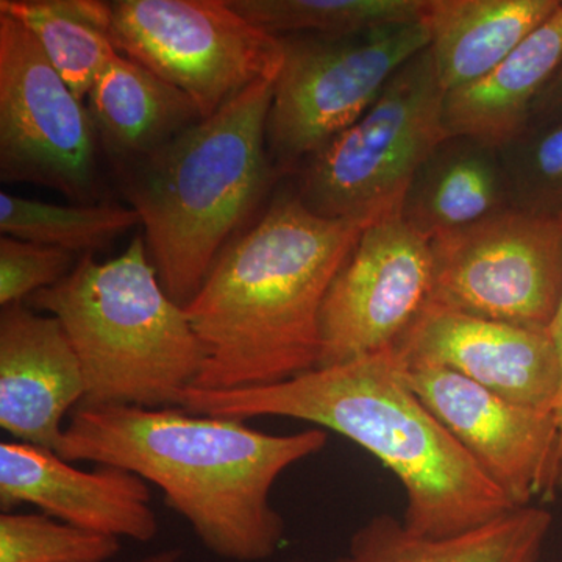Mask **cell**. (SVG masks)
<instances>
[{
  "label": "cell",
  "mask_w": 562,
  "mask_h": 562,
  "mask_svg": "<svg viewBox=\"0 0 562 562\" xmlns=\"http://www.w3.org/2000/svg\"><path fill=\"white\" fill-rule=\"evenodd\" d=\"M25 303L65 328L87 386L80 406H179L201 375L202 344L140 236L113 260L80 257L60 283Z\"/></svg>",
  "instance_id": "cell-5"
},
{
  "label": "cell",
  "mask_w": 562,
  "mask_h": 562,
  "mask_svg": "<svg viewBox=\"0 0 562 562\" xmlns=\"http://www.w3.org/2000/svg\"><path fill=\"white\" fill-rule=\"evenodd\" d=\"M279 38L283 63L273 80L266 139L281 179L360 120L395 72L430 46L422 21Z\"/></svg>",
  "instance_id": "cell-7"
},
{
  "label": "cell",
  "mask_w": 562,
  "mask_h": 562,
  "mask_svg": "<svg viewBox=\"0 0 562 562\" xmlns=\"http://www.w3.org/2000/svg\"><path fill=\"white\" fill-rule=\"evenodd\" d=\"M0 14L31 33L80 101L120 54L110 35V2L103 0H0Z\"/></svg>",
  "instance_id": "cell-21"
},
{
  "label": "cell",
  "mask_w": 562,
  "mask_h": 562,
  "mask_svg": "<svg viewBox=\"0 0 562 562\" xmlns=\"http://www.w3.org/2000/svg\"><path fill=\"white\" fill-rule=\"evenodd\" d=\"M149 484L116 465L74 468L55 450L25 442L0 443V508L32 505L43 514L101 535L154 541L158 517Z\"/></svg>",
  "instance_id": "cell-14"
},
{
  "label": "cell",
  "mask_w": 562,
  "mask_h": 562,
  "mask_svg": "<svg viewBox=\"0 0 562 562\" xmlns=\"http://www.w3.org/2000/svg\"><path fill=\"white\" fill-rule=\"evenodd\" d=\"M322 428L271 435L246 420L179 406H80L57 452L69 462L116 465L160 487L165 503L222 560H269L284 539L273 484L327 446Z\"/></svg>",
  "instance_id": "cell-1"
},
{
  "label": "cell",
  "mask_w": 562,
  "mask_h": 562,
  "mask_svg": "<svg viewBox=\"0 0 562 562\" xmlns=\"http://www.w3.org/2000/svg\"><path fill=\"white\" fill-rule=\"evenodd\" d=\"M110 9L117 52L190 95L203 120L251 85L276 80L283 63L279 36L231 0H114Z\"/></svg>",
  "instance_id": "cell-8"
},
{
  "label": "cell",
  "mask_w": 562,
  "mask_h": 562,
  "mask_svg": "<svg viewBox=\"0 0 562 562\" xmlns=\"http://www.w3.org/2000/svg\"><path fill=\"white\" fill-rule=\"evenodd\" d=\"M362 231L312 213L295 190L277 192L184 306L205 351L192 387L271 386L316 369L322 305Z\"/></svg>",
  "instance_id": "cell-3"
},
{
  "label": "cell",
  "mask_w": 562,
  "mask_h": 562,
  "mask_svg": "<svg viewBox=\"0 0 562 562\" xmlns=\"http://www.w3.org/2000/svg\"><path fill=\"white\" fill-rule=\"evenodd\" d=\"M431 302L549 328L562 294V222L506 210L430 241Z\"/></svg>",
  "instance_id": "cell-10"
},
{
  "label": "cell",
  "mask_w": 562,
  "mask_h": 562,
  "mask_svg": "<svg viewBox=\"0 0 562 562\" xmlns=\"http://www.w3.org/2000/svg\"><path fill=\"white\" fill-rule=\"evenodd\" d=\"M272 87L273 80L251 85L117 173L158 279L181 306L281 179L266 139Z\"/></svg>",
  "instance_id": "cell-4"
},
{
  "label": "cell",
  "mask_w": 562,
  "mask_h": 562,
  "mask_svg": "<svg viewBox=\"0 0 562 562\" xmlns=\"http://www.w3.org/2000/svg\"><path fill=\"white\" fill-rule=\"evenodd\" d=\"M552 524V514L531 505L460 535L431 538L380 514L361 525L331 562H541Z\"/></svg>",
  "instance_id": "cell-20"
},
{
  "label": "cell",
  "mask_w": 562,
  "mask_h": 562,
  "mask_svg": "<svg viewBox=\"0 0 562 562\" xmlns=\"http://www.w3.org/2000/svg\"><path fill=\"white\" fill-rule=\"evenodd\" d=\"M432 290L428 239L402 217L366 227L322 305L317 368L394 349L431 302Z\"/></svg>",
  "instance_id": "cell-11"
},
{
  "label": "cell",
  "mask_w": 562,
  "mask_h": 562,
  "mask_svg": "<svg viewBox=\"0 0 562 562\" xmlns=\"http://www.w3.org/2000/svg\"><path fill=\"white\" fill-rule=\"evenodd\" d=\"M403 372L417 397L514 508L552 497L562 487L553 412L506 401L449 369L403 366Z\"/></svg>",
  "instance_id": "cell-12"
},
{
  "label": "cell",
  "mask_w": 562,
  "mask_h": 562,
  "mask_svg": "<svg viewBox=\"0 0 562 562\" xmlns=\"http://www.w3.org/2000/svg\"><path fill=\"white\" fill-rule=\"evenodd\" d=\"M99 154L88 106L31 33L0 14V180L95 203L102 188Z\"/></svg>",
  "instance_id": "cell-9"
},
{
  "label": "cell",
  "mask_w": 562,
  "mask_h": 562,
  "mask_svg": "<svg viewBox=\"0 0 562 562\" xmlns=\"http://www.w3.org/2000/svg\"><path fill=\"white\" fill-rule=\"evenodd\" d=\"M83 371L60 321L27 303L0 312V427L57 450L63 420L85 398Z\"/></svg>",
  "instance_id": "cell-15"
},
{
  "label": "cell",
  "mask_w": 562,
  "mask_h": 562,
  "mask_svg": "<svg viewBox=\"0 0 562 562\" xmlns=\"http://www.w3.org/2000/svg\"><path fill=\"white\" fill-rule=\"evenodd\" d=\"M80 257L57 247L0 238V306L25 303L36 292L60 283Z\"/></svg>",
  "instance_id": "cell-26"
},
{
  "label": "cell",
  "mask_w": 562,
  "mask_h": 562,
  "mask_svg": "<svg viewBox=\"0 0 562 562\" xmlns=\"http://www.w3.org/2000/svg\"><path fill=\"white\" fill-rule=\"evenodd\" d=\"M99 146L120 173L203 120L179 88L117 54L87 98Z\"/></svg>",
  "instance_id": "cell-16"
},
{
  "label": "cell",
  "mask_w": 562,
  "mask_h": 562,
  "mask_svg": "<svg viewBox=\"0 0 562 562\" xmlns=\"http://www.w3.org/2000/svg\"><path fill=\"white\" fill-rule=\"evenodd\" d=\"M501 155L513 210L562 222V117L530 122Z\"/></svg>",
  "instance_id": "cell-24"
},
{
  "label": "cell",
  "mask_w": 562,
  "mask_h": 562,
  "mask_svg": "<svg viewBox=\"0 0 562 562\" xmlns=\"http://www.w3.org/2000/svg\"><path fill=\"white\" fill-rule=\"evenodd\" d=\"M562 117V63L532 105L530 122L561 120ZM528 122V124H530Z\"/></svg>",
  "instance_id": "cell-27"
},
{
  "label": "cell",
  "mask_w": 562,
  "mask_h": 562,
  "mask_svg": "<svg viewBox=\"0 0 562 562\" xmlns=\"http://www.w3.org/2000/svg\"><path fill=\"white\" fill-rule=\"evenodd\" d=\"M121 541L47 514H0V562H110Z\"/></svg>",
  "instance_id": "cell-25"
},
{
  "label": "cell",
  "mask_w": 562,
  "mask_h": 562,
  "mask_svg": "<svg viewBox=\"0 0 562 562\" xmlns=\"http://www.w3.org/2000/svg\"><path fill=\"white\" fill-rule=\"evenodd\" d=\"M405 368L436 366L528 408L553 412L560 355L549 328L486 319L430 302L392 349Z\"/></svg>",
  "instance_id": "cell-13"
},
{
  "label": "cell",
  "mask_w": 562,
  "mask_h": 562,
  "mask_svg": "<svg viewBox=\"0 0 562 562\" xmlns=\"http://www.w3.org/2000/svg\"><path fill=\"white\" fill-rule=\"evenodd\" d=\"M513 210L501 149L447 136L417 169L401 217L425 239L438 238Z\"/></svg>",
  "instance_id": "cell-17"
},
{
  "label": "cell",
  "mask_w": 562,
  "mask_h": 562,
  "mask_svg": "<svg viewBox=\"0 0 562 562\" xmlns=\"http://www.w3.org/2000/svg\"><path fill=\"white\" fill-rule=\"evenodd\" d=\"M179 408L239 420L284 417L338 432L397 476L406 501L402 522L417 535H460L516 509L417 397L394 350L271 386L190 387Z\"/></svg>",
  "instance_id": "cell-2"
},
{
  "label": "cell",
  "mask_w": 562,
  "mask_h": 562,
  "mask_svg": "<svg viewBox=\"0 0 562 562\" xmlns=\"http://www.w3.org/2000/svg\"><path fill=\"white\" fill-rule=\"evenodd\" d=\"M181 558H183V550L172 547V549L160 550V552L147 554L138 560L125 562H180Z\"/></svg>",
  "instance_id": "cell-29"
},
{
  "label": "cell",
  "mask_w": 562,
  "mask_h": 562,
  "mask_svg": "<svg viewBox=\"0 0 562 562\" xmlns=\"http://www.w3.org/2000/svg\"><path fill=\"white\" fill-rule=\"evenodd\" d=\"M561 63L562 2L497 68L471 85L447 92V135L469 136L501 149L527 127L536 99Z\"/></svg>",
  "instance_id": "cell-18"
},
{
  "label": "cell",
  "mask_w": 562,
  "mask_h": 562,
  "mask_svg": "<svg viewBox=\"0 0 562 562\" xmlns=\"http://www.w3.org/2000/svg\"><path fill=\"white\" fill-rule=\"evenodd\" d=\"M446 90L430 47L403 65L375 103L294 172L303 205L369 227L401 217L417 169L447 131Z\"/></svg>",
  "instance_id": "cell-6"
},
{
  "label": "cell",
  "mask_w": 562,
  "mask_h": 562,
  "mask_svg": "<svg viewBox=\"0 0 562 562\" xmlns=\"http://www.w3.org/2000/svg\"><path fill=\"white\" fill-rule=\"evenodd\" d=\"M552 335L554 346H557L558 355H560L561 372H562V294L560 305H558L557 314H554L552 324L549 327ZM558 427H560V453H561V471H562V383L560 398H558L557 408H554Z\"/></svg>",
  "instance_id": "cell-28"
},
{
  "label": "cell",
  "mask_w": 562,
  "mask_h": 562,
  "mask_svg": "<svg viewBox=\"0 0 562 562\" xmlns=\"http://www.w3.org/2000/svg\"><path fill=\"white\" fill-rule=\"evenodd\" d=\"M251 24L276 36L344 35L420 21L424 0H231Z\"/></svg>",
  "instance_id": "cell-23"
},
{
  "label": "cell",
  "mask_w": 562,
  "mask_h": 562,
  "mask_svg": "<svg viewBox=\"0 0 562 562\" xmlns=\"http://www.w3.org/2000/svg\"><path fill=\"white\" fill-rule=\"evenodd\" d=\"M138 224L139 214L120 203L58 205L0 192L2 236L57 247L81 257L105 249Z\"/></svg>",
  "instance_id": "cell-22"
},
{
  "label": "cell",
  "mask_w": 562,
  "mask_h": 562,
  "mask_svg": "<svg viewBox=\"0 0 562 562\" xmlns=\"http://www.w3.org/2000/svg\"><path fill=\"white\" fill-rule=\"evenodd\" d=\"M562 0H424L420 21L446 94L497 68Z\"/></svg>",
  "instance_id": "cell-19"
}]
</instances>
